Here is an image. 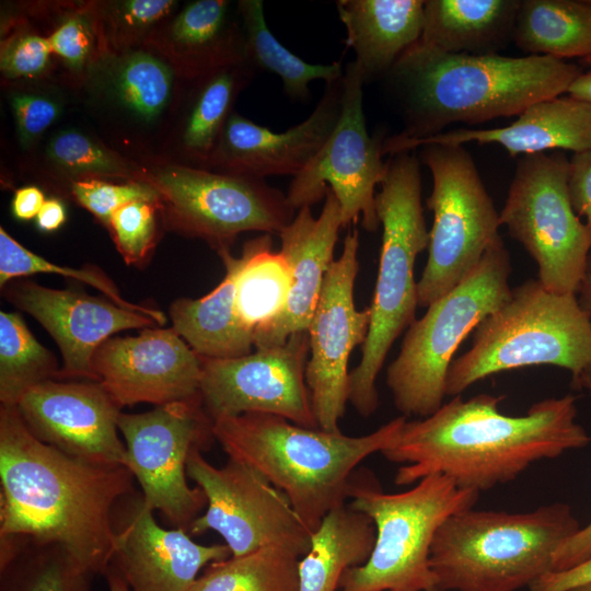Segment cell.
<instances>
[{
    "label": "cell",
    "instance_id": "48",
    "mask_svg": "<svg viewBox=\"0 0 591 591\" xmlns=\"http://www.w3.org/2000/svg\"><path fill=\"white\" fill-rule=\"evenodd\" d=\"M591 582V557L563 571H551L530 587L529 591H570L571 589Z\"/></svg>",
    "mask_w": 591,
    "mask_h": 591
},
{
    "label": "cell",
    "instance_id": "3",
    "mask_svg": "<svg viewBox=\"0 0 591 591\" xmlns=\"http://www.w3.org/2000/svg\"><path fill=\"white\" fill-rule=\"evenodd\" d=\"M582 72L548 56L448 54L418 40L385 77L404 123L394 136L418 140L455 123L518 116L536 102L567 93Z\"/></svg>",
    "mask_w": 591,
    "mask_h": 591
},
{
    "label": "cell",
    "instance_id": "43",
    "mask_svg": "<svg viewBox=\"0 0 591 591\" xmlns=\"http://www.w3.org/2000/svg\"><path fill=\"white\" fill-rule=\"evenodd\" d=\"M20 142L32 146L37 138L56 120L59 106L44 95L16 93L11 97Z\"/></svg>",
    "mask_w": 591,
    "mask_h": 591
},
{
    "label": "cell",
    "instance_id": "17",
    "mask_svg": "<svg viewBox=\"0 0 591 591\" xmlns=\"http://www.w3.org/2000/svg\"><path fill=\"white\" fill-rule=\"evenodd\" d=\"M358 248L359 232L354 228L325 275L308 328L305 381L318 428L326 431H340L339 420L349 402L348 360L352 349L364 343L371 322L370 306L361 311L355 306Z\"/></svg>",
    "mask_w": 591,
    "mask_h": 591
},
{
    "label": "cell",
    "instance_id": "1",
    "mask_svg": "<svg viewBox=\"0 0 591 591\" xmlns=\"http://www.w3.org/2000/svg\"><path fill=\"white\" fill-rule=\"evenodd\" d=\"M502 398L456 395L432 415L406 420L397 440L381 452L401 464L394 483L407 486L440 474L460 488L480 493L514 480L533 463L591 441L576 421L571 394L538 401L523 416L503 415Z\"/></svg>",
    "mask_w": 591,
    "mask_h": 591
},
{
    "label": "cell",
    "instance_id": "7",
    "mask_svg": "<svg viewBox=\"0 0 591 591\" xmlns=\"http://www.w3.org/2000/svg\"><path fill=\"white\" fill-rule=\"evenodd\" d=\"M380 186L375 209L383 232L371 322L360 362L349 372V402L362 417L376 410V378L394 341L416 320L415 260L430 237L421 204L420 160L414 151L389 158Z\"/></svg>",
    "mask_w": 591,
    "mask_h": 591
},
{
    "label": "cell",
    "instance_id": "51",
    "mask_svg": "<svg viewBox=\"0 0 591 591\" xmlns=\"http://www.w3.org/2000/svg\"><path fill=\"white\" fill-rule=\"evenodd\" d=\"M576 296L581 308L591 318V252L589 254L586 270Z\"/></svg>",
    "mask_w": 591,
    "mask_h": 591
},
{
    "label": "cell",
    "instance_id": "53",
    "mask_svg": "<svg viewBox=\"0 0 591 591\" xmlns=\"http://www.w3.org/2000/svg\"><path fill=\"white\" fill-rule=\"evenodd\" d=\"M104 577L107 581L108 591H131L124 579L113 568L109 567Z\"/></svg>",
    "mask_w": 591,
    "mask_h": 591
},
{
    "label": "cell",
    "instance_id": "11",
    "mask_svg": "<svg viewBox=\"0 0 591 591\" xmlns=\"http://www.w3.org/2000/svg\"><path fill=\"white\" fill-rule=\"evenodd\" d=\"M569 160L558 151L523 155L517 163L501 225L534 258L538 281L557 294H576L591 252V232L575 212Z\"/></svg>",
    "mask_w": 591,
    "mask_h": 591
},
{
    "label": "cell",
    "instance_id": "15",
    "mask_svg": "<svg viewBox=\"0 0 591 591\" xmlns=\"http://www.w3.org/2000/svg\"><path fill=\"white\" fill-rule=\"evenodd\" d=\"M343 79L339 119L320 151L293 176L286 196L298 211L325 198L329 189L340 205L344 228L361 217L362 227L375 232L380 227L375 187L387 172V161L382 160L385 138L368 132L362 103L364 82L354 61L346 65Z\"/></svg>",
    "mask_w": 591,
    "mask_h": 591
},
{
    "label": "cell",
    "instance_id": "30",
    "mask_svg": "<svg viewBox=\"0 0 591 591\" xmlns=\"http://www.w3.org/2000/svg\"><path fill=\"white\" fill-rule=\"evenodd\" d=\"M241 260L236 275L235 308L240 320L255 337L285 311L292 275L280 251H273L271 234L247 241Z\"/></svg>",
    "mask_w": 591,
    "mask_h": 591
},
{
    "label": "cell",
    "instance_id": "54",
    "mask_svg": "<svg viewBox=\"0 0 591 591\" xmlns=\"http://www.w3.org/2000/svg\"><path fill=\"white\" fill-rule=\"evenodd\" d=\"M570 591H591V582L576 587Z\"/></svg>",
    "mask_w": 591,
    "mask_h": 591
},
{
    "label": "cell",
    "instance_id": "23",
    "mask_svg": "<svg viewBox=\"0 0 591 591\" xmlns=\"http://www.w3.org/2000/svg\"><path fill=\"white\" fill-rule=\"evenodd\" d=\"M518 118L498 128H456L418 140L384 139L382 153L394 155L428 144H499L511 157L568 150L591 151V103L572 96H557L536 102Z\"/></svg>",
    "mask_w": 591,
    "mask_h": 591
},
{
    "label": "cell",
    "instance_id": "20",
    "mask_svg": "<svg viewBox=\"0 0 591 591\" xmlns=\"http://www.w3.org/2000/svg\"><path fill=\"white\" fill-rule=\"evenodd\" d=\"M113 525L111 568L131 591H188L202 568L232 556L227 544H199L182 528L160 526L138 491L117 502Z\"/></svg>",
    "mask_w": 591,
    "mask_h": 591
},
{
    "label": "cell",
    "instance_id": "19",
    "mask_svg": "<svg viewBox=\"0 0 591 591\" xmlns=\"http://www.w3.org/2000/svg\"><path fill=\"white\" fill-rule=\"evenodd\" d=\"M106 392L123 408L200 397L201 358L174 328H144L103 343L92 360Z\"/></svg>",
    "mask_w": 591,
    "mask_h": 591
},
{
    "label": "cell",
    "instance_id": "28",
    "mask_svg": "<svg viewBox=\"0 0 591 591\" xmlns=\"http://www.w3.org/2000/svg\"><path fill=\"white\" fill-rule=\"evenodd\" d=\"M375 526L349 505L326 514L299 561V591H338L343 575L363 565L375 544Z\"/></svg>",
    "mask_w": 591,
    "mask_h": 591
},
{
    "label": "cell",
    "instance_id": "32",
    "mask_svg": "<svg viewBox=\"0 0 591 591\" xmlns=\"http://www.w3.org/2000/svg\"><path fill=\"white\" fill-rule=\"evenodd\" d=\"M91 577L59 544L0 538V591H91Z\"/></svg>",
    "mask_w": 591,
    "mask_h": 591
},
{
    "label": "cell",
    "instance_id": "52",
    "mask_svg": "<svg viewBox=\"0 0 591 591\" xmlns=\"http://www.w3.org/2000/svg\"><path fill=\"white\" fill-rule=\"evenodd\" d=\"M568 95L591 103V70L582 72L570 85Z\"/></svg>",
    "mask_w": 591,
    "mask_h": 591
},
{
    "label": "cell",
    "instance_id": "10",
    "mask_svg": "<svg viewBox=\"0 0 591 591\" xmlns=\"http://www.w3.org/2000/svg\"><path fill=\"white\" fill-rule=\"evenodd\" d=\"M419 155L432 175L426 205L433 212V222L427 263L417 282L418 305L428 308L474 270L487 248L501 237V222L463 146L428 144Z\"/></svg>",
    "mask_w": 591,
    "mask_h": 591
},
{
    "label": "cell",
    "instance_id": "29",
    "mask_svg": "<svg viewBox=\"0 0 591 591\" xmlns=\"http://www.w3.org/2000/svg\"><path fill=\"white\" fill-rule=\"evenodd\" d=\"M512 42L556 59L591 56V0H520Z\"/></svg>",
    "mask_w": 591,
    "mask_h": 591
},
{
    "label": "cell",
    "instance_id": "2",
    "mask_svg": "<svg viewBox=\"0 0 591 591\" xmlns=\"http://www.w3.org/2000/svg\"><path fill=\"white\" fill-rule=\"evenodd\" d=\"M126 466L92 464L38 440L16 406H0V538L56 543L89 572L105 575L113 513L137 491Z\"/></svg>",
    "mask_w": 591,
    "mask_h": 591
},
{
    "label": "cell",
    "instance_id": "33",
    "mask_svg": "<svg viewBox=\"0 0 591 591\" xmlns=\"http://www.w3.org/2000/svg\"><path fill=\"white\" fill-rule=\"evenodd\" d=\"M171 37L197 77L245 58L243 31L229 21V2L224 0L187 4L174 19Z\"/></svg>",
    "mask_w": 591,
    "mask_h": 591
},
{
    "label": "cell",
    "instance_id": "49",
    "mask_svg": "<svg viewBox=\"0 0 591 591\" xmlns=\"http://www.w3.org/2000/svg\"><path fill=\"white\" fill-rule=\"evenodd\" d=\"M43 192L35 186H27L15 192L12 200V212L20 220L36 218L45 202Z\"/></svg>",
    "mask_w": 591,
    "mask_h": 591
},
{
    "label": "cell",
    "instance_id": "55",
    "mask_svg": "<svg viewBox=\"0 0 591 591\" xmlns=\"http://www.w3.org/2000/svg\"><path fill=\"white\" fill-rule=\"evenodd\" d=\"M581 63L586 67H589L591 68V56L590 57H587V58H583L581 59Z\"/></svg>",
    "mask_w": 591,
    "mask_h": 591
},
{
    "label": "cell",
    "instance_id": "38",
    "mask_svg": "<svg viewBox=\"0 0 591 591\" xmlns=\"http://www.w3.org/2000/svg\"><path fill=\"white\" fill-rule=\"evenodd\" d=\"M115 89L126 108L144 120H151L169 103L173 74L155 57L135 53L123 60L115 78Z\"/></svg>",
    "mask_w": 591,
    "mask_h": 591
},
{
    "label": "cell",
    "instance_id": "26",
    "mask_svg": "<svg viewBox=\"0 0 591 591\" xmlns=\"http://www.w3.org/2000/svg\"><path fill=\"white\" fill-rule=\"evenodd\" d=\"M225 267L222 281L200 299L182 298L170 306L172 328L202 358L229 359L252 352L254 334L242 323L235 308L236 275L241 256L218 251Z\"/></svg>",
    "mask_w": 591,
    "mask_h": 591
},
{
    "label": "cell",
    "instance_id": "34",
    "mask_svg": "<svg viewBox=\"0 0 591 591\" xmlns=\"http://www.w3.org/2000/svg\"><path fill=\"white\" fill-rule=\"evenodd\" d=\"M243 21L244 57L254 69L278 76L283 92L294 101H305L310 95L309 83H326L344 76L340 61L313 65L302 60L285 47L270 32L260 0H242L237 4Z\"/></svg>",
    "mask_w": 591,
    "mask_h": 591
},
{
    "label": "cell",
    "instance_id": "18",
    "mask_svg": "<svg viewBox=\"0 0 591 591\" xmlns=\"http://www.w3.org/2000/svg\"><path fill=\"white\" fill-rule=\"evenodd\" d=\"M16 407L42 442L92 464L126 466L121 407L100 382L50 380L30 389Z\"/></svg>",
    "mask_w": 591,
    "mask_h": 591
},
{
    "label": "cell",
    "instance_id": "22",
    "mask_svg": "<svg viewBox=\"0 0 591 591\" xmlns=\"http://www.w3.org/2000/svg\"><path fill=\"white\" fill-rule=\"evenodd\" d=\"M343 77L326 83L310 116L286 131L275 132L236 113L231 114L210 167L259 179L271 175L299 174L323 147L339 119Z\"/></svg>",
    "mask_w": 591,
    "mask_h": 591
},
{
    "label": "cell",
    "instance_id": "16",
    "mask_svg": "<svg viewBox=\"0 0 591 591\" xmlns=\"http://www.w3.org/2000/svg\"><path fill=\"white\" fill-rule=\"evenodd\" d=\"M308 331L292 334L280 346L256 349L229 359L201 358L200 397L216 421L246 413L283 417L318 428L305 381Z\"/></svg>",
    "mask_w": 591,
    "mask_h": 591
},
{
    "label": "cell",
    "instance_id": "50",
    "mask_svg": "<svg viewBox=\"0 0 591 591\" xmlns=\"http://www.w3.org/2000/svg\"><path fill=\"white\" fill-rule=\"evenodd\" d=\"M65 220V207L58 199L46 200L36 216V224L44 232H51L59 229Z\"/></svg>",
    "mask_w": 591,
    "mask_h": 591
},
{
    "label": "cell",
    "instance_id": "6",
    "mask_svg": "<svg viewBox=\"0 0 591 591\" xmlns=\"http://www.w3.org/2000/svg\"><path fill=\"white\" fill-rule=\"evenodd\" d=\"M532 366L569 371L575 390L591 384V318L576 294L553 293L538 279L511 289L508 301L475 327L471 348L448 369L445 395Z\"/></svg>",
    "mask_w": 591,
    "mask_h": 591
},
{
    "label": "cell",
    "instance_id": "47",
    "mask_svg": "<svg viewBox=\"0 0 591 591\" xmlns=\"http://www.w3.org/2000/svg\"><path fill=\"white\" fill-rule=\"evenodd\" d=\"M591 396V384L587 389ZM591 557V522L565 540L554 554L553 571L570 569Z\"/></svg>",
    "mask_w": 591,
    "mask_h": 591
},
{
    "label": "cell",
    "instance_id": "14",
    "mask_svg": "<svg viewBox=\"0 0 591 591\" xmlns=\"http://www.w3.org/2000/svg\"><path fill=\"white\" fill-rule=\"evenodd\" d=\"M151 184L172 228L206 240L217 252L242 232L279 235L296 216L287 196L259 178L172 165Z\"/></svg>",
    "mask_w": 591,
    "mask_h": 591
},
{
    "label": "cell",
    "instance_id": "9",
    "mask_svg": "<svg viewBox=\"0 0 591 591\" xmlns=\"http://www.w3.org/2000/svg\"><path fill=\"white\" fill-rule=\"evenodd\" d=\"M510 274L509 252L499 237L464 280L410 324L386 370V385L402 416L425 418L442 406L455 351L485 317L508 301Z\"/></svg>",
    "mask_w": 591,
    "mask_h": 591
},
{
    "label": "cell",
    "instance_id": "46",
    "mask_svg": "<svg viewBox=\"0 0 591 591\" xmlns=\"http://www.w3.org/2000/svg\"><path fill=\"white\" fill-rule=\"evenodd\" d=\"M568 190L575 212L586 218L591 232V151L573 153L569 160Z\"/></svg>",
    "mask_w": 591,
    "mask_h": 591
},
{
    "label": "cell",
    "instance_id": "4",
    "mask_svg": "<svg viewBox=\"0 0 591 591\" xmlns=\"http://www.w3.org/2000/svg\"><path fill=\"white\" fill-rule=\"evenodd\" d=\"M406 420L399 416L355 437L246 413L213 421L212 431L229 459L253 467L281 490L314 533L328 512L346 505L358 464L394 443Z\"/></svg>",
    "mask_w": 591,
    "mask_h": 591
},
{
    "label": "cell",
    "instance_id": "42",
    "mask_svg": "<svg viewBox=\"0 0 591 591\" xmlns=\"http://www.w3.org/2000/svg\"><path fill=\"white\" fill-rule=\"evenodd\" d=\"M50 53L48 38L21 33L2 43L0 69L11 79L35 77L46 69Z\"/></svg>",
    "mask_w": 591,
    "mask_h": 591
},
{
    "label": "cell",
    "instance_id": "12",
    "mask_svg": "<svg viewBox=\"0 0 591 591\" xmlns=\"http://www.w3.org/2000/svg\"><path fill=\"white\" fill-rule=\"evenodd\" d=\"M118 429L125 440L126 467L137 479L147 506L175 528L187 531L207 506L199 487L187 483L193 450L209 448L213 421L201 398L155 406L140 414L121 413Z\"/></svg>",
    "mask_w": 591,
    "mask_h": 591
},
{
    "label": "cell",
    "instance_id": "21",
    "mask_svg": "<svg viewBox=\"0 0 591 591\" xmlns=\"http://www.w3.org/2000/svg\"><path fill=\"white\" fill-rule=\"evenodd\" d=\"M3 288L7 300L32 315L58 345L60 379L97 381L92 360L103 343L118 332L158 324L151 315L113 301L46 288L28 279H14Z\"/></svg>",
    "mask_w": 591,
    "mask_h": 591
},
{
    "label": "cell",
    "instance_id": "45",
    "mask_svg": "<svg viewBox=\"0 0 591 591\" xmlns=\"http://www.w3.org/2000/svg\"><path fill=\"white\" fill-rule=\"evenodd\" d=\"M170 0H128L116 4L115 20L124 31L139 33L166 16L174 8Z\"/></svg>",
    "mask_w": 591,
    "mask_h": 591
},
{
    "label": "cell",
    "instance_id": "35",
    "mask_svg": "<svg viewBox=\"0 0 591 591\" xmlns=\"http://www.w3.org/2000/svg\"><path fill=\"white\" fill-rule=\"evenodd\" d=\"M300 556L268 546L215 561L188 591H299Z\"/></svg>",
    "mask_w": 591,
    "mask_h": 591
},
{
    "label": "cell",
    "instance_id": "31",
    "mask_svg": "<svg viewBox=\"0 0 591 591\" xmlns=\"http://www.w3.org/2000/svg\"><path fill=\"white\" fill-rule=\"evenodd\" d=\"M255 69L247 60H236L199 76L181 142L186 155L201 169L210 167L236 94L250 82Z\"/></svg>",
    "mask_w": 591,
    "mask_h": 591
},
{
    "label": "cell",
    "instance_id": "44",
    "mask_svg": "<svg viewBox=\"0 0 591 591\" xmlns=\"http://www.w3.org/2000/svg\"><path fill=\"white\" fill-rule=\"evenodd\" d=\"M51 51L73 70L83 68L92 49V37L85 22L72 16L63 21L48 37Z\"/></svg>",
    "mask_w": 591,
    "mask_h": 591
},
{
    "label": "cell",
    "instance_id": "8",
    "mask_svg": "<svg viewBox=\"0 0 591 591\" xmlns=\"http://www.w3.org/2000/svg\"><path fill=\"white\" fill-rule=\"evenodd\" d=\"M478 497V491L460 488L440 474L389 494L372 473L355 472L349 506L372 520L376 536L369 559L343 575L338 591H439L429 561L434 535L449 517L473 508Z\"/></svg>",
    "mask_w": 591,
    "mask_h": 591
},
{
    "label": "cell",
    "instance_id": "27",
    "mask_svg": "<svg viewBox=\"0 0 591 591\" xmlns=\"http://www.w3.org/2000/svg\"><path fill=\"white\" fill-rule=\"evenodd\" d=\"M520 0H426L419 42L448 54L498 55L512 42Z\"/></svg>",
    "mask_w": 591,
    "mask_h": 591
},
{
    "label": "cell",
    "instance_id": "25",
    "mask_svg": "<svg viewBox=\"0 0 591 591\" xmlns=\"http://www.w3.org/2000/svg\"><path fill=\"white\" fill-rule=\"evenodd\" d=\"M422 0H338L346 45L362 80L385 78L399 57L416 44L424 30Z\"/></svg>",
    "mask_w": 591,
    "mask_h": 591
},
{
    "label": "cell",
    "instance_id": "39",
    "mask_svg": "<svg viewBox=\"0 0 591 591\" xmlns=\"http://www.w3.org/2000/svg\"><path fill=\"white\" fill-rule=\"evenodd\" d=\"M47 155L58 167L74 176H127L130 173L117 154L74 130L54 136Z\"/></svg>",
    "mask_w": 591,
    "mask_h": 591
},
{
    "label": "cell",
    "instance_id": "13",
    "mask_svg": "<svg viewBox=\"0 0 591 591\" xmlns=\"http://www.w3.org/2000/svg\"><path fill=\"white\" fill-rule=\"evenodd\" d=\"M187 476L207 499L206 511L187 529L189 535L215 531L234 557L268 546L300 557L309 552L312 533L286 495L253 467L233 459L217 467L195 449Z\"/></svg>",
    "mask_w": 591,
    "mask_h": 591
},
{
    "label": "cell",
    "instance_id": "41",
    "mask_svg": "<svg viewBox=\"0 0 591 591\" xmlns=\"http://www.w3.org/2000/svg\"><path fill=\"white\" fill-rule=\"evenodd\" d=\"M76 200L108 225L109 219L118 208L134 202L160 204L161 197L152 184L129 183L111 184L103 181H76L72 184Z\"/></svg>",
    "mask_w": 591,
    "mask_h": 591
},
{
    "label": "cell",
    "instance_id": "36",
    "mask_svg": "<svg viewBox=\"0 0 591 591\" xmlns=\"http://www.w3.org/2000/svg\"><path fill=\"white\" fill-rule=\"evenodd\" d=\"M56 356L30 332L19 313L0 312V403L16 406L32 387L60 379Z\"/></svg>",
    "mask_w": 591,
    "mask_h": 591
},
{
    "label": "cell",
    "instance_id": "5",
    "mask_svg": "<svg viewBox=\"0 0 591 591\" xmlns=\"http://www.w3.org/2000/svg\"><path fill=\"white\" fill-rule=\"evenodd\" d=\"M580 528L564 502L518 513L470 508L438 529L430 567L439 591H518L553 571L555 552Z\"/></svg>",
    "mask_w": 591,
    "mask_h": 591
},
{
    "label": "cell",
    "instance_id": "37",
    "mask_svg": "<svg viewBox=\"0 0 591 591\" xmlns=\"http://www.w3.org/2000/svg\"><path fill=\"white\" fill-rule=\"evenodd\" d=\"M60 274L80 282L88 283L105 294L114 303L135 311L143 312L155 318L158 324L165 323L163 312L141 304L131 303L123 298L116 285L101 269L88 267L74 269L56 265L31 252L0 228V286L34 274Z\"/></svg>",
    "mask_w": 591,
    "mask_h": 591
},
{
    "label": "cell",
    "instance_id": "40",
    "mask_svg": "<svg viewBox=\"0 0 591 591\" xmlns=\"http://www.w3.org/2000/svg\"><path fill=\"white\" fill-rule=\"evenodd\" d=\"M159 204L134 201L113 212L108 227L117 250L129 265H142L154 245Z\"/></svg>",
    "mask_w": 591,
    "mask_h": 591
},
{
    "label": "cell",
    "instance_id": "24",
    "mask_svg": "<svg viewBox=\"0 0 591 591\" xmlns=\"http://www.w3.org/2000/svg\"><path fill=\"white\" fill-rule=\"evenodd\" d=\"M343 227L340 205L327 189L321 213L314 218L311 207L299 209L279 233L280 253L289 264L292 287L282 314L256 334V349L280 346L294 333L308 331L325 275L334 259V250Z\"/></svg>",
    "mask_w": 591,
    "mask_h": 591
}]
</instances>
